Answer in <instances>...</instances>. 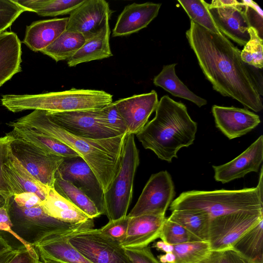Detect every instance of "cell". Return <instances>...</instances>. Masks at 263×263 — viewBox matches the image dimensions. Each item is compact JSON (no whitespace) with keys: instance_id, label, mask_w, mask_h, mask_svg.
I'll use <instances>...</instances> for the list:
<instances>
[{"instance_id":"obj_1","label":"cell","mask_w":263,"mask_h":263,"mask_svg":"<svg viewBox=\"0 0 263 263\" xmlns=\"http://www.w3.org/2000/svg\"><path fill=\"white\" fill-rule=\"evenodd\" d=\"M185 34L213 88L253 111H261L262 79L256 68L242 60L241 50L222 34L210 31L192 21Z\"/></svg>"},{"instance_id":"obj_2","label":"cell","mask_w":263,"mask_h":263,"mask_svg":"<svg viewBox=\"0 0 263 263\" xmlns=\"http://www.w3.org/2000/svg\"><path fill=\"white\" fill-rule=\"evenodd\" d=\"M54 138L75 151L90 166L105 192L117 175L127 134L92 139L71 134L53 122L46 111L34 110L14 121Z\"/></svg>"},{"instance_id":"obj_3","label":"cell","mask_w":263,"mask_h":263,"mask_svg":"<svg viewBox=\"0 0 263 263\" xmlns=\"http://www.w3.org/2000/svg\"><path fill=\"white\" fill-rule=\"evenodd\" d=\"M155 116L136 136L145 149L152 151L169 163L178 158L181 148L193 144L197 124L188 114L186 106L168 96L158 102Z\"/></svg>"},{"instance_id":"obj_4","label":"cell","mask_w":263,"mask_h":263,"mask_svg":"<svg viewBox=\"0 0 263 263\" xmlns=\"http://www.w3.org/2000/svg\"><path fill=\"white\" fill-rule=\"evenodd\" d=\"M1 100L13 112L31 109L67 112L102 109L112 102V95L103 90L72 88L37 95H6Z\"/></svg>"},{"instance_id":"obj_5","label":"cell","mask_w":263,"mask_h":263,"mask_svg":"<svg viewBox=\"0 0 263 263\" xmlns=\"http://www.w3.org/2000/svg\"><path fill=\"white\" fill-rule=\"evenodd\" d=\"M262 199L257 187L237 190H193L180 194L172 202L170 210H200L212 218L241 212L263 211Z\"/></svg>"},{"instance_id":"obj_6","label":"cell","mask_w":263,"mask_h":263,"mask_svg":"<svg viewBox=\"0 0 263 263\" xmlns=\"http://www.w3.org/2000/svg\"><path fill=\"white\" fill-rule=\"evenodd\" d=\"M8 212L12 230L27 249L35 251L34 246L50 236L73 233L93 228V219L83 223L71 224L56 219L44 211L41 205L29 208L18 206L10 199Z\"/></svg>"},{"instance_id":"obj_7","label":"cell","mask_w":263,"mask_h":263,"mask_svg":"<svg viewBox=\"0 0 263 263\" xmlns=\"http://www.w3.org/2000/svg\"><path fill=\"white\" fill-rule=\"evenodd\" d=\"M139 164V151L134 135L128 134L123 144L119 170L104 193L105 215L109 220L126 215L132 199L134 180Z\"/></svg>"},{"instance_id":"obj_8","label":"cell","mask_w":263,"mask_h":263,"mask_svg":"<svg viewBox=\"0 0 263 263\" xmlns=\"http://www.w3.org/2000/svg\"><path fill=\"white\" fill-rule=\"evenodd\" d=\"M9 146L11 153L33 178L42 185L53 188L55 173L64 158L13 136Z\"/></svg>"},{"instance_id":"obj_9","label":"cell","mask_w":263,"mask_h":263,"mask_svg":"<svg viewBox=\"0 0 263 263\" xmlns=\"http://www.w3.org/2000/svg\"><path fill=\"white\" fill-rule=\"evenodd\" d=\"M67 237L68 242L93 263H132L121 244L99 229L76 232Z\"/></svg>"},{"instance_id":"obj_10","label":"cell","mask_w":263,"mask_h":263,"mask_svg":"<svg viewBox=\"0 0 263 263\" xmlns=\"http://www.w3.org/2000/svg\"><path fill=\"white\" fill-rule=\"evenodd\" d=\"M208 10L219 32L240 46L250 40L251 25L244 1L214 0L208 3Z\"/></svg>"},{"instance_id":"obj_11","label":"cell","mask_w":263,"mask_h":263,"mask_svg":"<svg viewBox=\"0 0 263 263\" xmlns=\"http://www.w3.org/2000/svg\"><path fill=\"white\" fill-rule=\"evenodd\" d=\"M263 219V211L241 212L211 218L209 239L213 251H223Z\"/></svg>"},{"instance_id":"obj_12","label":"cell","mask_w":263,"mask_h":263,"mask_svg":"<svg viewBox=\"0 0 263 263\" xmlns=\"http://www.w3.org/2000/svg\"><path fill=\"white\" fill-rule=\"evenodd\" d=\"M102 109L46 112L49 118L55 124L78 136L92 139H102L121 135L107 124Z\"/></svg>"},{"instance_id":"obj_13","label":"cell","mask_w":263,"mask_h":263,"mask_svg":"<svg viewBox=\"0 0 263 263\" xmlns=\"http://www.w3.org/2000/svg\"><path fill=\"white\" fill-rule=\"evenodd\" d=\"M175 195V186L167 171L152 174L138 201L127 216L165 215Z\"/></svg>"},{"instance_id":"obj_14","label":"cell","mask_w":263,"mask_h":263,"mask_svg":"<svg viewBox=\"0 0 263 263\" xmlns=\"http://www.w3.org/2000/svg\"><path fill=\"white\" fill-rule=\"evenodd\" d=\"M55 175L82 191L94 203L101 215L105 214L103 189L91 168L81 157L65 158Z\"/></svg>"},{"instance_id":"obj_15","label":"cell","mask_w":263,"mask_h":263,"mask_svg":"<svg viewBox=\"0 0 263 263\" xmlns=\"http://www.w3.org/2000/svg\"><path fill=\"white\" fill-rule=\"evenodd\" d=\"M112 12L105 0H85L69 14L66 30L79 32L87 40L102 30Z\"/></svg>"},{"instance_id":"obj_16","label":"cell","mask_w":263,"mask_h":263,"mask_svg":"<svg viewBox=\"0 0 263 263\" xmlns=\"http://www.w3.org/2000/svg\"><path fill=\"white\" fill-rule=\"evenodd\" d=\"M157 92L136 95L113 102L128 128V134L140 132L147 124L158 103Z\"/></svg>"},{"instance_id":"obj_17","label":"cell","mask_w":263,"mask_h":263,"mask_svg":"<svg viewBox=\"0 0 263 263\" xmlns=\"http://www.w3.org/2000/svg\"><path fill=\"white\" fill-rule=\"evenodd\" d=\"M263 161V136H259L237 157L221 165H213L214 179L222 183L243 177L248 173L258 172Z\"/></svg>"},{"instance_id":"obj_18","label":"cell","mask_w":263,"mask_h":263,"mask_svg":"<svg viewBox=\"0 0 263 263\" xmlns=\"http://www.w3.org/2000/svg\"><path fill=\"white\" fill-rule=\"evenodd\" d=\"M212 111L216 126L229 139L246 135L260 123L259 116L247 109L214 105Z\"/></svg>"},{"instance_id":"obj_19","label":"cell","mask_w":263,"mask_h":263,"mask_svg":"<svg viewBox=\"0 0 263 263\" xmlns=\"http://www.w3.org/2000/svg\"><path fill=\"white\" fill-rule=\"evenodd\" d=\"M161 4L146 2L126 6L119 15L112 35H128L146 27L157 16Z\"/></svg>"},{"instance_id":"obj_20","label":"cell","mask_w":263,"mask_h":263,"mask_svg":"<svg viewBox=\"0 0 263 263\" xmlns=\"http://www.w3.org/2000/svg\"><path fill=\"white\" fill-rule=\"evenodd\" d=\"M165 215H143L129 217L126 238L121 243L126 249L146 247L160 237Z\"/></svg>"},{"instance_id":"obj_21","label":"cell","mask_w":263,"mask_h":263,"mask_svg":"<svg viewBox=\"0 0 263 263\" xmlns=\"http://www.w3.org/2000/svg\"><path fill=\"white\" fill-rule=\"evenodd\" d=\"M2 170L13 196L31 192L37 195L42 201L45 200L50 188L42 185L33 178L13 156L10 149L8 158L4 163Z\"/></svg>"},{"instance_id":"obj_22","label":"cell","mask_w":263,"mask_h":263,"mask_svg":"<svg viewBox=\"0 0 263 263\" xmlns=\"http://www.w3.org/2000/svg\"><path fill=\"white\" fill-rule=\"evenodd\" d=\"M68 17L38 21L27 26L23 41L31 50L41 51L66 30Z\"/></svg>"},{"instance_id":"obj_23","label":"cell","mask_w":263,"mask_h":263,"mask_svg":"<svg viewBox=\"0 0 263 263\" xmlns=\"http://www.w3.org/2000/svg\"><path fill=\"white\" fill-rule=\"evenodd\" d=\"M9 125L13 128L9 133L12 136L29 142L49 153L64 159L80 157L67 145L35 129L15 122L9 123Z\"/></svg>"},{"instance_id":"obj_24","label":"cell","mask_w":263,"mask_h":263,"mask_svg":"<svg viewBox=\"0 0 263 263\" xmlns=\"http://www.w3.org/2000/svg\"><path fill=\"white\" fill-rule=\"evenodd\" d=\"M67 234L50 236L35 245L34 248L39 257L66 263H93L68 242Z\"/></svg>"},{"instance_id":"obj_25","label":"cell","mask_w":263,"mask_h":263,"mask_svg":"<svg viewBox=\"0 0 263 263\" xmlns=\"http://www.w3.org/2000/svg\"><path fill=\"white\" fill-rule=\"evenodd\" d=\"M21 43L13 32L0 33V87L21 71Z\"/></svg>"},{"instance_id":"obj_26","label":"cell","mask_w":263,"mask_h":263,"mask_svg":"<svg viewBox=\"0 0 263 263\" xmlns=\"http://www.w3.org/2000/svg\"><path fill=\"white\" fill-rule=\"evenodd\" d=\"M109 20H106L102 30L97 34L86 40L79 50L67 60L69 67L112 56L109 44Z\"/></svg>"},{"instance_id":"obj_27","label":"cell","mask_w":263,"mask_h":263,"mask_svg":"<svg viewBox=\"0 0 263 263\" xmlns=\"http://www.w3.org/2000/svg\"><path fill=\"white\" fill-rule=\"evenodd\" d=\"M41 206L48 215L61 221L79 224L88 222L90 218L76 205L62 196L54 188H50Z\"/></svg>"},{"instance_id":"obj_28","label":"cell","mask_w":263,"mask_h":263,"mask_svg":"<svg viewBox=\"0 0 263 263\" xmlns=\"http://www.w3.org/2000/svg\"><path fill=\"white\" fill-rule=\"evenodd\" d=\"M176 63L164 65L161 72L153 80L154 84L175 97L187 100L201 107L207 101L192 92L178 78L175 72Z\"/></svg>"},{"instance_id":"obj_29","label":"cell","mask_w":263,"mask_h":263,"mask_svg":"<svg viewBox=\"0 0 263 263\" xmlns=\"http://www.w3.org/2000/svg\"><path fill=\"white\" fill-rule=\"evenodd\" d=\"M167 218L184 227L199 240L208 241L211 217L204 211L174 210Z\"/></svg>"},{"instance_id":"obj_30","label":"cell","mask_w":263,"mask_h":263,"mask_svg":"<svg viewBox=\"0 0 263 263\" xmlns=\"http://www.w3.org/2000/svg\"><path fill=\"white\" fill-rule=\"evenodd\" d=\"M232 249L247 263H263V219L241 236Z\"/></svg>"},{"instance_id":"obj_31","label":"cell","mask_w":263,"mask_h":263,"mask_svg":"<svg viewBox=\"0 0 263 263\" xmlns=\"http://www.w3.org/2000/svg\"><path fill=\"white\" fill-rule=\"evenodd\" d=\"M86 40L81 33L66 30L40 52L56 62L68 60L79 50Z\"/></svg>"},{"instance_id":"obj_32","label":"cell","mask_w":263,"mask_h":263,"mask_svg":"<svg viewBox=\"0 0 263 263\" xmlns=\"http://www.w3.org/2000/svg\"><path fill=\"white\" fill-rule=\"evenodd\" d=\"M27 11L42 16L70 14L85 0H14Z\"/></svg>"},{"instance_id":"obj_33","label":"cell","mask_w":263,"mask_h":263,"mask_svg":"<svg viewBox=\"0 0 263 263\" xmlns=\"http://www.w3.org/2000/svg\"><path fill=\"white\" fill-rule=\"evenodd\" d=\"M53 188L90 218L93 219L101 215L94 203L82 191L56 175Z\"/></svg>"},{"instance_id":"obj_34","label":"cell","mask_w":263,"mask_h":263,"mask_svg":"<svg viewBox=\"0 0 263 263\" xmlns=\"http://www.w3.org/2000/svg\"><path fill=\"white\" fill-rule=\"evenodd\" d=\"M174 263H197L211 252L208 241H195L173 245Z\"/></svg>"},{"instance_id":"obj_35","label":"cell","mask_w":263,"mask_h":263,"mask_svg":"<svg viewBox=\"0 0 263 263\" xmlns=\"http://www.w3.org/2000/svg\"><path fill=\"white\" fill-rule=\"evenodd\" d=\"M178 2L185 10L191 20L216 33H221L217 28L208 9V3L203 0H178Z\"/></svg>"},{"instance_id":"obj_36","label":"cell","mask_w":263,"mask_h":263,"mask_svg":"<svg viewBox=\"0 0 263 263\" xmlns=\"http://www.w3.org/2000/svg\"><path fill=\"white\" fill-rule=\"evenodd\" d=\"M250 40L241 51V58L246 64L256 68L263 66L262 39L253 27L248 30Z\"/></svg>"},{"instance_id":"obj_37","label":"cell","mask_w":263,"mask_h":263,"mask_svg":"<svg viewBox=\"0 0 263 263\" xmlns=\"http://www.w3.org/2000/svg\"><path fill=\"white\" fill-rule=\"evenodd\" d=\"M163 241L172 245L200 241L179 224L165 218L161 230L160 237Z\"/></svg>"},{"instance_id":"obj_38","label":"cell","mask_w":263,"mask_h":263,"mask_svg":"<svg viewBox=\"0 0 263 263\" xmlns=\"http://www.w3.org/2000/svg\"><path fill=\"white\" fill-rule=\"evenodd\" d=\"M26 10L14 0H0V33L9 28Z\"/></svg>"},{"instance_id":"obj_39","label":"cell","mask_w":263,"mask_h":263,"mask_svg":"<svg viewBox=\"0 0 263 263\" xmlns=\"http://www.w3.org/2000/svg\"><path fill=\"white\" fill-rule=\"evenodd\" d=\"M129 217L126 215L109 222L99 231L104 235L120 244L124 241L127 235Z\"/></svg>"},{"instance_id":"obj_40","label":"cell","mask_w":263,"mask_h":263,"mask_svg":"<svg viewBox=\"0 0 263 263\" xmlns=\"http://www.w3.org/2000/svg\"><path fill=\"white\" fill-rule=\"evenodd\" d=\"M12 136L9 133L0 138V194L6 201H9L13 196L10 187L4 177L2 167L8 158L9 142Z\"/></svg>"},{"instance_id":"obj_41","label":"cell","mask_w":263,"mask_h":263,"mask_svg":"<svg viewBox=\"0 0 263 263\" xmlns=\"http://www.w3.org/2000/svg\"><path fill=\"white\" fill-rule=\"evenodd\" d=\"M107 124L121 135L128 134V128L123 119L112 102L102 109Z\"/></svg>"},{"instance_id":"obj_42","label":"cell","mask_w":263,"mask_h":263,"mask_svg":"<svg viewBox=\"0 0 263 263\" xmlns=\"http://www.w3.org/2000/svg\"><path fill=\"white\" fill-rule=\"evenodd\" d=\"M125 253L132 263H161L152 253L151 248L126 249Z\"/></svg>"},{"instance_id":"obj_43","label":"cell","mask_w":263,"mask_h":263,"mask_svg":"<svg viewBox=\"0 0 263 263\" xmlns=\"http://www.w3.org/2000/svg\"><path fill=\"white\" fill-rule=\"evenodd\" d=\"M251 27L258 32L260 37L262 32V11L260 7L253 1H244Z\"/></svg>"},{"instance_id":"obj_44","label":"cell","mask_w":263,"mask_h":263,"mask_svg":"<svg viewBox=\"0 0 263 263\" xmlns=\"http://www.w3.org/2000/svg\"><path fill=\"white\" fill-rule=\"evenodd\" d=\"M15 204L19 207L29 208L41 205L42 201L35 194L31 192L23 193L12 196Z\"/></svg>"},{"instance_id":"obj_45","label":"cell","mask_w":263,"mask_h":263,"mask_svg":"<svg viewBox=\"0 0 263 263\" xmlns=\"http://www.w3.org/2000/svg\"><path fill=\"white\" fill-rule=\"evenodd\" d=\"M39 259L36 250H29L23 246L18 248L17 253L7 263H37Z\"/></svg>"},{"instance_id":"obj_46","label":"cell","mask_w":263,"mask_h":263,"mask_svg":"<svg viewBox=\"0 0 263 263\" xmlns=\"http://www.w3.org/2000/svg\"><path fill=\"white\" fill-rule=\"evenodd\" d=\"M9 202V201L4 205L0 206V231L10 233L22 244V240L12 230V224L8 212Z\"/></svg>"},{"instance_id":"obj_47","label":"cell","mask_w":263,"mask_h":263,"mask_svg":"<svg viewBox=\"0 0 263 263\" xmlns=\"http://www.w3.org/2000/svg\"><path fill=\"white\" fill-rule=\"evenodd\" d=\"M219 263H247L245 259L232 248L222 251Z\"/></svg>"},{"instance_id":"obj_48","label":"cell","mask_w":263,"mask_h":263,"mask_svg":"<svg viewBox=\"0 0 263 263\" xmlns=\"http://www.w3.org/2000/svg\"><path fill=\"white\" fill-rule=\"evenodd\" d=\"M221 253V251H212L206 258L197 263H219Z\"/></svg>"},{"instance_id":"obj_49","label":"cell","mask_w":263,"mask_h":263,"mask_svg":"<svg viewBox=\"0 0 263 263\" xmlns=\"http://www.w3.org/2000/svg\"><path fill=\"white\" fill-rule=\"evenodd\" d=\"M153 247L165 253L172 252L174 249L173 245L167 243L162 240L158 241L154 243Z\"/></svg>"},{"instance_id":"obj_50","label":"cell","mask_w":263,"mask_h":263,"mask_svg":"<svg viewBox=\"0 0 263 263\" xmlns=\"http://www.w3.org/2000/svg\"><path fill=\"white\" fill-rule=\"evenodd\" d=\"M18 248H13L5 253L0 254V263H7L17 253Z\"/></svg>"},{"instance_id":"obj_51","label":"cell","mask_w":263,"mask_h":263,"mask_svg":"<svg viewBox=\"0 0 263 263\" xmlns=\"http://www.w3.org/2000/svg\"><path fill=\"white\" fill-rule=\"evenodd\" d=\"M158 258L161 263H174L175 260V256L173 252L160 255L158 256Z\"/></svg>"},{"instance_id":"obj_52","label":"cell","mask_w":263,"mask_h":263,"mask_svg":"<svg viewBox=\"0 0 263 263\" xmlns=\"http://www.w3.org/2000/svg\"><path fill=\"white\" fill-rule=\"evenodd\" d=\"M13 248V247L10 245L6 239L0 234V254L5 253Z\"/></svg>"},{"instance_id":"obj_53","label":"cell","mask_w":263,"mask_h":263,"mask_svg":"<svg viewBox=\"0 0 263 263\" xmlns=\"http://www.w3.org/2000/svg\"><path fill=\"white\" fill-rule=\"evenodd\" d=\"M263 167L262 166L261 167L260 173H259V179H258V183L257 184V186H256L258 189L259 195L261 198H263Z\"/></svg>"},{"instance_id":"obj_54","label":"cell","mask_w":263,"mask_h":263,"mask_svg":"<svg viewBox=\"0 0 263 263\" xmlns=\"http://www.w3.org/2000/svg\"><path fill=\"white\" fill-rule=\"evenodd\" d=\"M37 263H66L58 260L50 259L45 258H40Z\"/></svg>"},{"instance_id":"obj_55","label":"cell","mask_w":263,"mask_h":263,"mask_svg":"<svg viewBox=\"0 0 263 263\" xmlns=\"http://www.w3.org/2000/svg\"><path fill=\"white\" fill-rule=\"evenodd\" d=\"M9 201H6L4 197L0 194V206L4 205L6 203Z\"/></svg>"}]
</instances>
